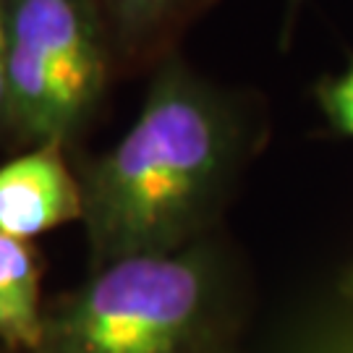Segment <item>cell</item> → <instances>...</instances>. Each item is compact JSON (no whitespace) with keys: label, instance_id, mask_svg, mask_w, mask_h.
Returning a JSON list of instances; mask_svg holds the SVG:
<instances>
[{"label":"cell","instance_id":"obj_1","mask_svg":"<svg viewBox=\"0 0 353 353\" xmlns=\"http://www.w3.org/2000/svg\"><path fill=\"white\" fill-rule=\"evenodd\" d=\"M243 150L230 102L170 52L110 150L76 163L89 270L196 243Z\"/></svg>","mask_w":353,"mask_h":353},{"label":"cell","instance_id":"obj_2","mask_svg":"<svg viewBox=\"0 0 353 353\" xmlns=\"http://www.w3.org/2000/svg\"><path fill=\"white\" fill-rule=\"evenodd\" d=\"M212 296L214 265L199 241L123 256L45 303L37 353H196Z\"/></svg>","mask_w":353,"mask_h":353},{"label":"cell","instance_id":"obj_3","mask_svg":"<svg viewBox=\"0 0 353 353\" xmlns=\"http://www.w3.org/2000/svg\"><path fill=\"white\" fill-rule=\"evenodd\" d=\"M6 71L13 152H74L118 81L100 0H8Z\"/></svg>","mask_w":353,"mask_h":353},{"label":"cell","instance_id":"obj_4","mask_svg":"<svg viewBox=\"0 0 353 353\" xmlns=\"http://www.w3.org/2000/svg\"><path fill=\"white\" fill-rule=\"evenodd\" d=\"M74 152L37 144L0 163V230L34 241L61 225L81 223L84 196Z\"/></svg>","mask_w":353,"mask_h":353},{"label":"cell","instance_id":"obj_5","mask_svg":"<svg viewBox=\"0 0 353 353\" xmlns=\"http://www.w3.org/2000/svg\"><path fill=\"white\" fill-rule=\"evenodd\" d=\"M207 0H100L113 39L118 79L163 63Z\"/></svg>","mask_w":353,"mask_h":353},{"label":"cell","instance_id":"obj_6","mask_svg":"<svg viewBox=\"0 0 353 353\" xmlns=\"http://www.w3.org/2000/svg\"><path fill=\"white\" fill-rule=\"evenodd\" d=\"M42 254L32 241L0 230V345L8 353H37L45 325Z\"/></svg>","mask_w":353,"mask_h":353},{"label":"cell","instance_id":"obj_7","mask_svg":"<svg viewBox=\"0 0 353 353\" xmlns=\"http://www.w3.org/2000/svg\"><path fill=\"white\" fill-rule=\"evenodd\" d=\"M319 100L327 113L330 123L341 134L353 137V65L343 76L332 79L319 89Z\"/></svg>","mask_w":353,"mask_h":353},{"label":"cell","instance_id":"obj_8","mask_svg":"<svg viewBox=\"0 0 353 353\" xmlns=\"http://www.w3.org/2000/svg\"><path fill=\"white\" fill-rule=\"evenodd\" d=\"M8 0H0V152H11V118H8Z\"/></svg>","mask_w":353,"mask_h":353},{"label":"cell","instance_id":"obj_9","mask_svg":"<svg viewBox=\"0 0 353 353\" xmlns=\"http://www.w3.org/2000/svg\"><path fill=\"white\" fill-rule=\"evenodd\" d=\"M299 3H301V0H288V24H290V19H293V13H296V8H299Z\"/></svg>","mask_w":353,"mask_h":353},{"label":"cell","instance_id":"obj_10","mask_svg":"<svg viewBox=\"0 0 353 353\" xmlns=\"http://www.w3.org/2000/svg\"><path fill=\"white\" fill-rule=\"evenodd\" d=\"M0 353H8V351H6V348H3V345H0Z\"/></svg>","mask_w":353,"mask_h":353}]
</instances>
